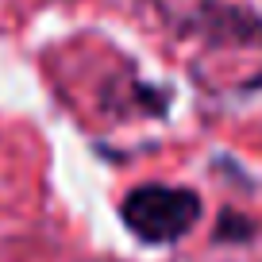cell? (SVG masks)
<instances>
[{
  "label": "cell",
  "instance_id": "obj_1",
  "mask_svg": "<svg viewBox=\"0 0 262 262\" xmlns=\"http://www.w3.org/2000/svg\"><path fill=\"white\" fill-rule=\"evenodd\" d=\"M120 220L147 247H166L185 239L201 220V196L181 185H139L123 196Z\"/></svg>",
  "mask_w": 262,
  "mask_h": 262
}]
</instances>
